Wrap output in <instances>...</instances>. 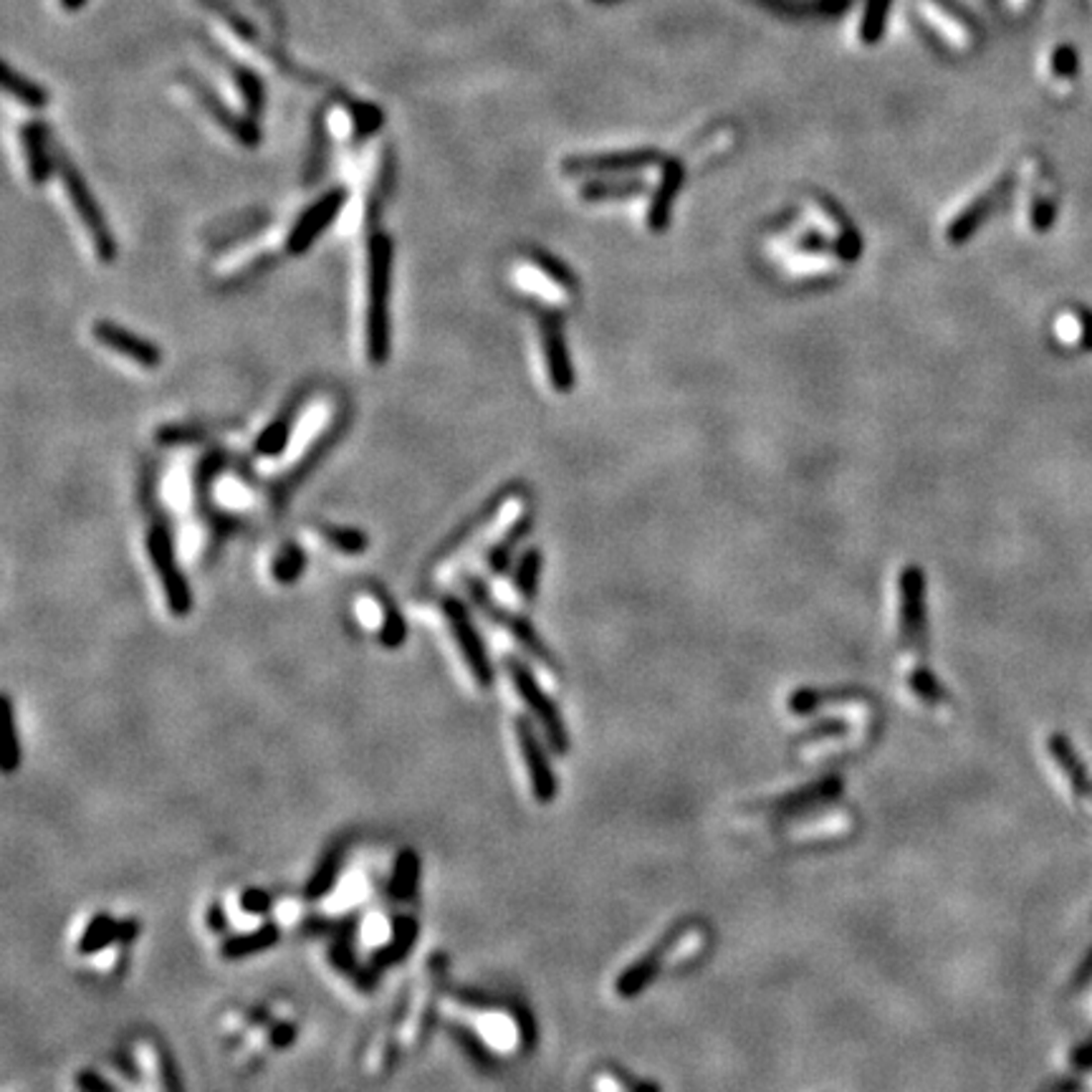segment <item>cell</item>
Wrapping results in <instances>:
<instances>
[{
    "label": "cell",
    "instance_id": "cell-1",
    "mask_svg": "<svg viewBox=\"0 0 1092 1092\" xmlns=\"http://www.w3.org/2000/svg\"><path fill=\"white\" fill-rule=\"evenodd\" d=\"M392 271L394 243L384 231L367 241V311L365 350L372 367H384L392 355Z\"/></svg>",
    "mask_w": 1092,
    "mask_h": 1092
},
{
    "label": "cell",
    "instance_id": "cell-2",
    "mask_svg": "<svg viewBox=\"0 0 1092 1092\" xmlns=\"http://www.w3.org/2000/svg\"><path fill=\"white\" fill-rule=\"evenodd\" d=\"M145 544L147 557H150V564L155 569V577H158L160 587H163L169 614L177 619L187 617L192 612V590L185 572L180 569V562H177L175 536H172V529H169L167 518L163 513H153L150 516Z\"/></svg>",
    "mask_w": 1092,
    "mask_h": 1092
},
{
    "label": "cell",
    "instance_id": "cell-3",
    "mask_svg": "<svg viewBox=\"0 0 1092 1092\" xmlns=\"http://www.w3.org/2000/svg\"><path fill=\"white\" fill-rule=\"evenodd\" d=\"M503 665H506V673L508 678H511L513 688H516L518 699L524 701L526 709H529L531 715L539 721L541 731H544L546 741H549L554 754H567L569 751L567 723H564L562 713H559L552 696L539 686V681H536V676L531 673V668L524 663V660H518L516 655H506V658H503Z\"/></svg>",
    "mask_w": 1092,
    "mask_h": 1092
},
{
    "label": "cell",
    "instance_id": "cell-4",
    "mask_svg": "<svg viewBox=\"0 0 1092 1092\" xmlns=\"http://www.w3.org/2000/svg\"><path fill=\"white\" fill-rule=\"evenodd\" d=\"M350 420H352L350 407H342L332 423H329L327 428L321 430V433L311 440L309 448L304 451V456L296 458V463L288 468L286 474H283L276 484L271 486V503H273L276 511H283L286 503L291 501V495L304 486V481H309L311 476H314V471L321 466V463L327 461L329 453L334 451V445L344 438V433H347V428H350Z\"/></svg>",
    "mask_w": 1092,
    "mask_h": 1092
},
{
    "label": "cell",
    "instance_id": "cell-5",
    "mask_svg": "<svg viewBox=\"0 0 1092 1092\" xmlns=\"http://www.w3.org/2000/svg\"><path fill=\"white\" fill-rule=\"evenodd\" d=\"M440 609H443V617L448 619V625H451V635L453 640H456L458 653H461L468 673L474 676V681L479 683L481 688L493 686L495 681L493 663H491L484 637H481L479 627H476L474 617H471V609H468L466 602L458 600L456 595H445V598L440 600Z\"/></svg>",
    "mask_w": 1092,
    "mask_h": 1092
},
{
    "label": "cell",
    "instance_id": "cell-6",
    "mask_svg": "<svg viewBox=\"0 0 1092 1092\" xmlns=\"http://www.w3.org/2000/svg\"><path fill=\"white\" fill-rule=\"evenodd\" d=\"M61 182L63 187H66V195L68 200H71L73 210H76V215H79L86 236H89L91 246H94L96 259L102 261V264H114L119 254L117 238H114L112 228H109L99 203H96L91 190L86 187L84 177H81L79 172L66 163V160H61Z\"/></svg>",
    "mask_w": 1092,
    "mask_h": 1092
},
{
    "label": "cell",
    "instance_id": "cell-7",
    "mask_svg": "<svg viewBox=\"0 0 1092 1092\" xmlns=\"http://www.w3.org/2000/svg\"><path fill=\"white\" fill-rule=\"evenodd\" d=\"M463 582H466L468 595L474 598V602L479 604L481 612H484L489 619H493L495 625H501L503 630H506L508 635H511L513 640H516L518 645H521V648H524L526 653L531 655V658L539 660V663H544V665H549V668H554V665H557V663H554L552 653H549V648L544 645V640L536 635L534 625H531L524 614H516V612H511V609L501 607V604L493 600V595L489 592V587H486L484 582L479 580V577L468 575Z\"/></svg>",
    "mask_w": 1092,
    "mask_h": 1092
},
{
    "label": "cell",
    "instance_id": "cell-8",
    "mask_svg": "<svg viewBox=\"0 0 1092 1092\" xmlns=\"http://www.w3.org/2000/svg\"><path fill=\"white\" fill-rule=\"evenodd\" d=\"M344 205H347V190H342V187H334V190L324 192L319 200H314V203H311L309 208L296 218L291 231H288L286 243H283L286 254L293 256V259H296V256H304L306 251L319 241L321 233L332 228V223L337 220V215L342 213Z\"/></svg>",
    "mask_w": 1092,
    "mask_h": 1092
},
{
    "label": "cell",
    "instance_id": "cell-9",
    "mask_svg": "<svg viewBox=\"0 0 1092 1092\" xmlns=\"http://www.w3.org/2000/svg\"><path fill=\"white\" fill-rule=\"evenodd\" d=\"M91 337L102 344L104 350L114 352V355L124 357V360L135 362L140 370H160L164 362V352L160 350L153 339L142 337V334L132 332V329L122 327L112 319H96L91 324Z\"/></svg>",
    "mask_w": 1092,
    "mask_h": 1092
},
{
    "label": "cell",
    "instance_id": "cell-10",
    "mask_svg": "<svg viewBox=\"0 0 1092 1092\" xmlns=\"http://www.w3.org/2000/svg\"><path fill=\"white\" fill-rule=\"evenodd\" d=\"M516 728V741L518 749H521V759L526 764V774H529L531 782V794L539 805H552L557 800L559 782L557 774L552 769V759H549V751L544 749V743L536 736L534 726L526 718H516L513 721Z\"/></svg>",
    "mask_w": 1092,
    "mask_h": 1092
},
{
    "label": "cell",
    "instance_id": "cell-11",
    "mask_svg": "<svg viewBox=\"0 0 1092 1092\" xmlns=\"http://www.w3.org/2000/svg\"><path fill=\"white\" fill-rule=\"evenodd\" d=\"M536 319H539L541 350H544L549 382L559 394H569L575 389V367H572L562 319L552 309H536Z\"/></svg>",
    "mask_w": 1092,
    "mask_h": 1092
},
{
    "label": "cell",
    "instance_id": "cell-12",
    "mask_svg": "<svg viewBox=\"0 0 1092 1092\" xmlns=\"http://www.w3.org/2000/svg\"><path fill=\"white\" fill-rule=\"evenodd\" d=\"M686 928L688 924L670 928V933H665L663 938H660L658 943L645 953V956L637 958L635 963H630V966L617 976V981H614V991H617L619 999L640 997L642 989L653 984L655 976H658L660 969H663V958L678 946V940L686 935Z\"/></svg>",
    "mask_w": 1092,
    "mask_h": 1092
},
{
    "label": "cell",
    "instance_id": "cell-13",
    "mask_svg": "<svg viewBox=\"0 0 1092 1092\" xmlns=\"http://www.w3.org/2000/svg\"><path fill=\"white\" fill-rule=\"evenodd\" d=\"M311 394H314V389L301 387L299 392H293L291 397H288L286 405L278 410V415L273 417V420H271V423L266 425L264 430H261L259 438L254 440L256 456L276 458V456H281L283 451H286L288 440H291L293 430H296V423H299L301 410L309 405Z\"/></svg>",
    "mask_w": 1092,
    "mask_h": 1092
},
{
    "label": "cell",
    "instance_id": "cell-14",
    "mask_svg": "<svg viewBox=\"0 0 1092 1092\" xmlns=\"http://www.w3.org/2000/svg\"><path fill=\"white\" fill-rule=\"evenodd\" d=\"M926 580L918 567H906L901 575V637L916 645L926 637Z\"/></svg>",
    "mask_w": 1092,
    "mask_h": 1092
},
{
    "label": "cell",
    "instance_id": "cell-15",
    "mask_svg": "<svg viewBox=\"0 0 1092 1092\" xmlns=\"http://www.w3.org/2000/svg\"><path fill=\"white\" fill-rule=\"evenodd\" d=\"M236 423L226 420H187V423H167L160 425L155 440L164 448H177V445H195V443H213L220 435L236 430Z\"/></svg>",
    "mask_w": 1092,
    "mask_h": 1092
},
{
    "label": "cell",
    "instance_id": "cell-16",
    "mask_svg": "<svg viewBox=\"0 0 1092 1092\" xmlns=\"http://www.w3.org/2000/svg\"><path fill=\"white\" fill-rule=\"evenodd\" d=\"M417 933H420V924H417L412 916H397L392 924V938L389 943H384L382 948L375 951L372 956V966L378 971L389 969V966H397V963L405 961L410 956L412 946H415Z\"/></svg>",
    "mask_w": 1092,
    "mask_h": 1092
},
{
    "label": "cell",
    "instance_id": "cell-17",
    "mask_svg": "<svg viewBox=\"0 0 1092 1092\" xmlns=\"http://www.w3.org/2000/svg\"><path fill=\"white\" fill-rule=\"evenodd\" d=\"M281 940V930L276 924H264L259 928H254L251 933H238L226 938L220 943V958L223 961H243V958L259 956V953L269 951Z\"/></svg>",
    "mask_w": 1092,
    "mask_h": 1092
},
{
    "label": "cell",
    "instance_id": "cell-18",
    "mask_svg": "<svg viewBox=\"0 0 1092 1092\" xmlns=\"http://www.w3.org/2000/svg\"><path fill=\"white\" fill-rule=\"evenodd\" d=\"M839 792H842V782H839L837 777H824V779H819V782L810 784V787L800 789V792L782 797V800L774 805V812H777V815H782V817L802 815V812L815 810V807L824 805V802L837 800Z\"/></svg>",
    "mask_w": 1092,
    "mask_h": 1092
},
{
    "label": "cell",
    "instance_id": "cell-19",
    "mask_svg": "<svg viewBox=\"0 0 1092 1092\" xmlns=\"http://www.w3.org/2000/svg\"><path fill=\"white\" fill-rule=\"evenodd\" d=\"M511 495H513V489H503V491H498V493H495V495H493V498H491V501H489V503H486V506H484V508H481V511H479V513H474V518H468L466 524H461V526H458V529H456V531H453V534H451V536H448V539H445V541H443V546H440V549H438V554H435V557H433V559H435V562H440V559H448V557H453V554H456V552H458V549H461V546H463V544H466V541H468V539H474V536H476V534H479V531H481V529H484V526H486V524H489V521H493V518H495V513L501 511V508H503V503H506V501H508V498H511Z\"/></svg>",
    "mask_w": 1092,
    "mask_h": 1092
},
{
    "label": "cell",
    "instance_id": "cell-20",
    "mask_svg": "<svg viewBox=\"0 0 1092 1092\" xmlns=\"http://www.w3.org/2000/svg\"><path fill=\"white\" fill-rule=\"evenodd\" d=\"M916 8L918 13H921V18L926 21V26L933 29L948 46H953V49H958V52L969 49L971 46L969 29H966L956 16H951L946 8H940L935 0H916Z\"/></svg>",
    "mask_w": 1092,
    "mask_h": 1092
},
{
    "label": "cell",
    "instance_id": "cell-21",
    "mask_svg": "<svg viewBox=\"0 0 1092 1092\" xmlns=\"http://www.w3.org/2000/svg\"><path fill=\"white\" fill-rule=\"evenodd\" d=\"M1004 190H1007V182H1002V185H997L994 190H989L986 195H981L979 200H974V203L969 205L966 210H961V213L956 215V220L951 223V228H948L946 238L953 243V246H961L963 241L969 236H974L976 228L984 223L986 215L994 210V205L1002 200Z\"/></svg>",
    "mask_w": 1092,
    "mask_h": 1092
},
{
    "label": "cell",
    "instance_id": "cell-22",
    "mask_svg": "<svg viewBox=\"0 0 1092 1092\" xmlns=\"http://www.w3.org/2000/svg\"><path fill=\"white\" fill-rule=\"evenodd\" d=\"M531 524H534V516H531V513H521V516L508 526L506 534L491 546L489 554H486V562H489L491 572H493L495 577H503L508 569H511L513 552H516V546L529 536Z\"/></svg>",
    "mask_w": 1092,
    "mask_h": 1092
},
{
    "label": "cell",
    "instance_id": "cell-23",
    "mask_svg": "<svg viewBox=\"0 0 1092 1092\" xmlns=\"http://www.w3.org/2000/svg\"><path fill=\"white\" fill-rule=\"evenodd\" d=\"M266 226H269V215L266 213L241 215V218L228 220V223L215 228L208 236V248L210 251H228V248L238 246L241 241L259 236L261 231H266Z\"/></svg>",
    "mask_w": 1092,
    "mask_h": 1092
},
{
    "label": "cell",
    "instance_id": "cell-24",
    "mask_svg": "<svg viewBox=\"0 0 1092 1092\" xmlns=\"http://www.w3.org/2000/svg\"><path fill=\"white\" fill-rule=\"evenodd\" d=\"M372 598L378 602L380 614H382V625H380V642H382L387 650H397L402 642L407 640V619L405 614L397 609V604L392 602L387 592H382L380 587H372Z\"/></svg>",
    "mask_w": 1092,
    "mask_h": 1092
},
{
    "label": "cell",
    "instance_id": "cell-25",
    "mask_svg": "<svg viewBox=\"0 0 1092 1092\" xmlns=\"http://www.w3.org/2000/svg\"><path fill=\"white\" fill-rule=\"evenodd\" d=\"M342 862H344V847L342 845L329 847V852L321 857L319 865H316V870L311 873V878L306 880V885H304L306 901L316 903V901H321V898H327L329 893H332V888L337 885V880H339V873H342Z\"/></svg>",
    "mask_w": 1092,
    "mask_h": 1092
},
{
    "label": "cell",
    "instance_id": "cell-26",
    "mask_svg": "<svg viewBox=\"0 0 1092 1092\" xmlns=\"http://www.w3.org/2000/svg\"><path fill=\"white\" fill-rule=\"evenodd\" d=\"M417 883H420V855L415 850H402L394 860L392 875H389L387 893L392 901L405 903L415 896Z\"/></svg>",
    "mask_w": 1092,
    "mask_h": 1092
},
{
    "label": "cell",
    "instance_id": "cell-27",
    "mask_svg": "<svg viewBox=\"0 0 1092 1092\" xmlns=\"http://www.w3.org/2000/svg\"><path fill=\"white\" fill-rule=\"evenodd\" d=\"M306 564H309V557H306L304 546H299L296 541H286L271 562V577L283 587L296 585L304 577Z\"/></svg>",
    "mask_w": 1092,
    "mask_h": 1092
},
{
    "label": "cell",
    "instance_id": "cell-28",
    "mask_svg": "<svg viewBox=\"0 0 1092 1092\" xmlns=\"http://www.w3.org/2000/svg\"><path fill=\"white\" fill-rule=\"evenodd\" d=\"M541 569H544V557L536 546H529L513 564V587H516L518 598L526 602H531L539 592Z\"/></svg>",
    "mask_w": 1092,
    "mask_h": 1092
},
{
    "label": "cell",
    "instance_id": "cell-29",
    "mask_svg": "<svg viewBox=\"0 0 1092 1092\" xmlns=\"http://www.w3.org/2000/svg\"><path fill=\"white\" fill-rule=\"evenodd\" d=\"M114 940H119V924L107 913H99L86 924L76 948H79L81 956H94V953L112 946Z\"/></svg>",
    "mask_w": 1092,
    "mask_h": 1092
},
{
    "label": "cell",
    "instance_id": "cell-30",
    "mask_svg": "<svg viewBox=\"0 0 1092 1092\" xmlns=\"http://www.w3.org/2000/svg\"><path fill=\"white\" fill-rule=\"evenodd\" d=\"M319 536L332 546L334 552L344 554V557H360L367 552L370 546V536L367 531L357 529V526H342V524H319L316 526Z\"/></svg>",
    "mask_w": 1092,
    "mask_h": 1092
},
{
    "label": "cell",
    "instance_id": "cell-31",
    "mask_svg": "<svg viewBox=\"0 0 1092 1092\" xmlns=\"http://www.w3.org/2000/svg\"><path fill=\"white\" fill-rule=\"evenodd\" d=\"M1044 66H1047V79H1049V84L1054 86V89H1059V91H1070L1072 89V84H1075V76H1077V54H1075V49H1070V46H1064V44L1054 46V49H1049Z\"/></svg>",
    "mask_w": 1092,
    "mask_h": 1092
},
{
    "label": "cell",
    "instance_id": "cell-32",
    "mask_svg": "<svg viewBox=\"0 0 1092 1092\" xmlns=\"http://www.w3.org/2000/svg\"><path fill=\"white\" fill-rule=\"evenodd\" d=\"M678 182H681V172H678V167H673V164H670V167L665 169L663 180H660V187H658V192H655L653 205H650V213H648V223H650V228H653L655 233H660V231H665V228H668L670 205H673V197H676Z\"/></svg>",
    "mask_w": 1092,
    "mask_h": 1092
},
{
    "label": "cell",
    "instance_id": "cell-33",
    "mask_svg": "<svg viewBox=\"0 0 1092 1092\" xmlns=\"http://www.w3.org/2000/svg\"><path fill=\"white\" fill-rule=\"evenodd\" d=\"M529 264L534 266V269H539L541 273H544L549 281L554 283V286H559L562 291L567 293H577V288H580V281H577L575 276V271L569 269L564 261L554 259L552 254H546V251H541V248H531L529 251Z\"/></svg>",
    "mask_w": 1092,
    "mask_h": 1092
},
{
    "label": "cell",
    "instance_id": "cell-34",
    "mask_svg": "<svg viewBox=\"0 0 1092 1092\" xmlns=\"http://www.w3.org/2000/svg\"><path fill=\"white\" fill-rule=\"evenodd\" d=\"M839 699H865L862 691H815V688H800L789 696V710L797 715H807L812 710H817L824 701H839Z\"/></svg>",
    "mask_w": 1092,
    "mask_h": 1092
},
{
    "label": "cell",
    "instance_id": "cell-35",
    "mask_svg": "<svg viewBox=\"0 0 1092 1092\" xmlns=\"http://www.w3.org/2000/svg\"><path fill=\"white\" fill-rule=\"evenodd\" d=\"M1054 332H1057L1059 342H1064L1067 347H1092V321L1085 319L1080 314H1062L1054 324Z\"/></svg>",
    "mask_w": 1092,
    "mask_h": 1092
},
{
    "label": "cell",
    "instance_id": "cell-36",
    "mask_svg": "<svg viewBox=\"0 0 1092 1092\" xmlns=\"http://www.w3.org/2000/svg\"><path fill=\"white\" fill-rule=\"evenodd\" d=\"M3 721H6V749H3V774H13L21 764V741H18V728H16V713H13V704L8 696H3Z\"/></svg>",
    "mask_w": 1092,
    "mask_h": 1092
},
{
    "label": "cell",
    "instance_id": "cell-37",
    "mask_svg": "<svg viewBox=\"0 0 1092 1092\" xmlns=\"http://www.w3.org/2000/svg\"><path fill=\"white\" fill-rule=\"evenodd\" d=\"M26 153H29L31 177H34L36 185H41L46 177L52 175V167H54L52 158H49V153H46L44 132H39V130L26 132Z\"/></svg>",
    "mask_w": 1092,
    "mask_h": 1092
},
{
    "label": "cell",
    "instance_id": "cell-38",
    "mask_svg": "<svg viewBox=\"0 0 1092 1092\" xmlns=\"http://www.w3.org/2000/svg\"><path fill=\"white\" fill-rule=\"evenodd\" d=\"M273 266H276V256H271V254L259 256L256 261H251V264L243 266V269L233 271L231 276L220 278V288H223V291H238V288H243L246 283L256 281L259 276L269 273Z\"/></svg>",
    "mask_w": 1092,
    "mask_h": 1092
},
{
    "label": "cell",
    "instance_id": "cell-39",
    "mask_svg": "<svg viewBox=\"0 0 1092 1092\" xmlns=\"http://www.w3.org/2000/svg\"><path fill=\"white\" fill-rule=\"evenodd\" d=\"M908 686H911V691L916 693L918 699L926 701V704H938V701L946 699V691H943V686L938 683V678L926 668L911 670Z\"/></svg>",
    "mask_w": 1092,
    "mask_h": 1092
},
{
    "label": "cell",
    "instance_id": "cell-40",
    "mask_svg": "<svg viewBox=\"0 0 1092 1092\" xmlns=\"http://www.w3.org/2000/svg\"><path fill=\"white\" fill-rule=\"evenodd\" d=\"M329 958H332V963L337 966L342 974H360V963H357V956L355 951H352V943L350 938H342L337 940V943H332V951H329Z\"/></svg>",
    "mask_w": 1092,
    "mask_h": 1092
},
{
    "label": "cell",
    "instance_id": "cell-41",
    "mask_svg": "<svg viewBox=\"0 0 1092 1092\" xmlns=\"http://www.w3.org/2000/svg\"><path fill=\"white\" fill-rule=\"evenodd\" d=\"M453 1037H456V1039L461 1041L463 1049H466V1052L471 1054V1057H474L476 1062H479V1064H491L489 1049H486V1044L479 1039V1037L474 1035V1032H471V1030H461V1027H453Z\"/></svg>",
    "mask_w": 1092,
    "mask_h": 1092
},
{
    "label": "cell",
    "instance_id": "cell-42",
    "mask_svg": "<svg viewBox=\"0 0 1092 1092\" xmlns=\"http://www.w3.org/2000/svg\"><path fill=\"white\" fill-rule=\"evenodd\" d=\"M6 86L11 91H16V94L21 96V102L31 104V107H44V104H46L44 102V91L36 89V86L29 84L26 79H16V76L11 73V68L6 71Z\"/></svg>",
    "mask_w": 1092,
    "mask_h": 1092
},
{
    "label": "cell",
    "instance_id": "cell-43",
    "mask_svg": "<svg viewBox=\"0 0 1092 1092\" xmlns=\"http://www.w3.org/2000/svg\"><path fill=\"white\" fill-rule=\"evenodd\" d=\"M238 903H241L243 911L251 913V916H264V913L271 911V896L261 888H246L241 893V901Z\"/></svg>",
    "mask_w": 1092,
    "mask_h": 1092
},
{
    "label": "cell",
    "instance_id": "cell-44",
    "mask_svg": "<svg viewBox=\"0 0 1092 1092\" xmlns=\"http://www.w3.org/2000/svg\"><path fill=\"white\" fill-rule=\"evenodd\" d=\"M76 1085H79L84 1092H119L112 1082L104 1080V1077H99L91 1070L79 1072V1075H76Z\"/></svg>",
    "mask_w": 1092,
    "mask_h": 1092
},
{
    "label": "cell",
    "instance_id": "cell-45",
    "mask_svg": "<svg viewBox=\"0 0 1092 1092\" xmlns=\"http://www.w3.org/2000/svg\"><path fill=\"white\" fill-rule=\"evenodd\" d=\"M614 1075H617V1080L622 1082V1087H625L627 1092H663L655 1082L650 1080H637V1077L625 1075V1072H614Z\"/></svg>",
    "mask_w": 1092,
    "mask_h": 1092
},
{
    "label": "cell",
    "instance_id": "cell-46",
    "mask_svg": "<svg viewBox=\"0 0 1092 1092\" xmlns=\"http://www.w3.org/2000/svg\"><path fill=\"white\" fill-rule=\"evenodd\" d=\"M205 921H208L210 930H215V933H223V930H226V928H228V916H226V908H220V906H218V903H213V906H210V911H208V918H205Z\"/></svg>",
    "mask_w": 1092,
    "mask_h": 1092
},
{
    "label": "cell",
    "instance_id": "cell-47",
    "mask_svg": "<svg viewBox=\"0 0 1092 1092\" xmlns=\"http://www.w3.org/2000/svg\"><path fill=\"white\" fill-rule=\"evenodd\" d=\"M293 1039H296V1030H293V1025L276 1027V1030H273V1035H271L273 1047H288Z\"/></svg>",
    "mask_w": 1092,
    "mask_h": 1092
},
{
    "label": "cell",
    "instance_id": "cell-48",
    "mask_svg": "<svg viewBox=\"0 0 1092 1092\" xmlns=\"http://www.w3.org/2000/svg\"><path fill=\"white\" fill-rule=\"evenodd\" d=\"M137 935V924L135 921H124V924H119V940H132Z\"/></svg>",
    "mask_w": 1092,
    "mask_h": 1092
},
{
    "label": "cell",
    "instance_id": "cell-49",
    "mask_svg": "<svg viewBox=\"0 0 1092 1092\" xmlns=\"http://www.w3.org/2000/svg\"><path fill=\"white\" fill-rule=\"evenodd\" d=\"M1007 6L1012 8V11L1020 13V11H1025L1027 6H1030V0H1007Z\"/></svg>",
    "mask_w": 1092,
    "mask_h": 1092
}]
</instances>
